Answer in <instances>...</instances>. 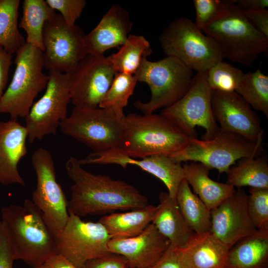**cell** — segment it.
Wrapping results in <instances>:
<instances>
[{"mask_svg": "<svg viewBox=\"0 0 268 268\" xmlns=\"http://www.w3.org/2000/svg\"><path fill=\"white\" fill-rule=\"evenodd\" d=\"M68 213L67 224L56 236L57 254L79 268L88 260L112 254L108 249L111 237L100 222L84 221Z\"/></svg>", "mask_w": 268, "mask_h": 268, "instance_id": "cell-12", "label": "cell"}, {"mask_svg": "<svg viewBox=\"0 0 268 268\" xmlns=\"http://www.w3.org/2000/svg\"><path fill=\"white\" fill-rule=\"evenodd\" d=\"M49 5L54 10H57L69 25H75L85 7V0H46Z\"/></svg>", "mask_w": 268, "mask_h": 268, "instance_id": "cell-36", "label": "cell"}, {"mask_svg": "<svg viewBox=\"0 0 268 268\" xmlns=\"http://www.w3.org/2000/svg\"><path fill=\"white\" fill-rule=\"evenodd\" d=\"M17 120L0 121V183L25 186L18 164L27 152L28 132Z\"/></svg>", "mask_w": 268, "mask_h": 268, "instance_id": "cell-20", "label": "cell"}, {"mask_svg": "<svg viewBox=\"0 0 268 268\" xmlns=\"http://www.w3.org/2000/svg\"><path fill=\"white\" fill-rule=\"evenodd\" d=\"M151 268H180L176 247L170 244L162 257Z\"/></svg>", "mask_w": 268, "mask_h": 268, "instance_id": "cell-41", "label": "cell"}, {"mask_svg": "<svg viewBox=\"0 0 268 268\" xmlns=\"http://www.w3.org/2000/svg\"><path fill=\"white\" fill-rule=\"evenodd\" d=\"M18 27L26 33V42L43 52V31L45 22L56 13L44 0H24Z\"/></svg>", "mask_w": 268, "mask_h": 268, "instance_id": "cell-28", "label": "cell"}, {"mask_svg": "<svg viewBox=\"0 0 268 268\" xmlns=\"http://www.w3.org/2000/svg\"><path fill=\"white\" fill-rule=\"evenodd\" d=\"M244 75L241 69L223 61L216 63L206 72L210 89L225 92H235Z\"/></svg>", "mask_w": 268, "mask_h": 268, "instance_id": "cell-33", "label": "cell"}, {"mask_svg": "<svg viewBox=\"0 0 268 268\" xmlns=\"http://www.w3.org/2000/svg\"><path fill=\"white\" fill-rule=\"evenodd\" d=\"M170 245L152 223L139 234L129 238H112L108 249L113 254L124 257L130 268H151Z\"/></svg>", "mask_w": 268, "mask_h": 268, "instance_id": "cell-18", "label": "cell"}, {"mask_svg": "<svg viewBox=\"0 0 268 268\" xmlns=\"http://www.w3.org/2000/svg\"><path fill=\"white\" fill-rule=\"evenodd\" d=\"M79 268H130L127 259L122 255H109L85 262Z\"/></svg>", "mask_w": 268, "mask_h": 268, "instance_id": "cell-38", "label": "cell"}, {"mask_svg": "<svg viewBox=\"0 0 268 268\" xmlns=\"http://www.w3.org/2000/svg\"><path fill=\"white\" fill-rule=\"evenodd\" d=\"M71 101L75 107L96 108L117 72L104 55L87 54L69 72Z\"/></svg>", "mask_w": 268, "mask_h": 268, "instance_id": "cell-15", "label": "cell"}, {"mask_svg": "<svg viewBox=\"0 0 268 268\" xmlns=\"http://www.w3.org/2000/svg\"><path fill=\"white\" fill-rule=\"evenodd\" d=\"M211 104L220 131L239 134L254 142L263 141L259 117L236 92L211 90Z\"/></svg>", "mask_w": 268, "mask_h": 268, "instance_id": "cell-16", "label": "cell"}, {"mask_svg": "<svg viewBox=\"0 0 268 268\" xmlns=\"http://www.w3.org/2000/svg\"><path fill=\"white\" fill-rule=\"evenodd\" d=\"M249 192L248 211L254 226L268 230V188L250 187Z\"/></svg>", "mask_w": 268, "mask_h": 268, "instance_id": "cell-34", "label": "cell"}, {"mask_svg": "<svg viewBox=\"0 0 268 268\" xmlns=\"http://www.w3.org/2000/svg\"><path fill=\"white\" fill-rule=\"evenodd\" d=\"M176 200L182 215L195 233L201 234L210 231L211 211L192 192L185 179L179 186Z\"/></svg>", "mask_w": 268, "mask_h": 268, "instance_id": "cell-26", "label": "cell"}, {"mask_svg": "<svg viewBox=\"0 0 268 268\" xmlns=\"http://www.w3.org/2000/svg\"><path fill=\"white\" fill-rule=\"evenodd\" d=\"M233 1L242 10L263 9L268 7V0H233Z\"/></svg>", "mask_w": 268, "mask_h": 268, "instance_id": "cell-43", "label": "cell"}, {"mask_svg": "<svg viewBox=\"0 0 268 268\" xmlns=\"http://www.w3.org/2000/svg\"><path fill=\"white\" fill-rule=\"evenodd\" d=\"M160 114L190 137L197 138L196 127L205 130L201 140L215 136L220 129L213 114L206 72H197L187 92L175 104L163 109Z\"/></svg>", "mask_w": 268, "mask_h": 268, "instance_id": "cell-10", "label": "cell"}, {"mask_svg": "<svg viewBox=\"0 0 268 268\" xmlns=\"http://www.w3.org/2000/svg\"><path fill=\"white\" fill-rule=\"evenodd\" d=\"M243 11L253 26L268 38V10L263 9Z\"/></svg>", "mask_w": 268, "mask_h": 268, "instance_id": "cell-39", "label": "cell"}, {"mask_svg": "<svg viewBox=\"0 0 268 268\" xmlns=\"http://www.w3.org/2000/svg\"><path fill=\"white\" fill-rule=\"evenodd\" d=\"M230 249L210 231L195 233L182 248H176L180 268H226Z\"/></svg>", "mask_w": 268, "mask_h": 268, "instance_id": "cell-21", "label": "cell"}, {"mask_svg": "<svg viewBox=\"0 0 268 268\" xmlns=\"http://www.w3.org/2000/svg\"><path fill=\"white\" fill-rule=\"evenodd\" d=\"M196 11L195 24L201 30L214 20L222 11L224 1L219 0H194Z\"/></svg>", "mask_w": 268, "mask_h": 268, "instance_id": "cell-35", "label": "cell"}, {"mask_svg": "<svg viewBox=\"0 0 268 268\" xmlns=\"http://www.w3.org/2000/svg\"><path fill=\"white\" fill-rule=\"evenodd\" d=\"M248 201V195L242 188H239L210 211V232L230 249L239 240L257 230L249 215Z\"/></svg>", "mask_w": 268, "mask_h": 268, "instance_id": "cell-17", "label": "cell"}, {"mask_svg": "<svg viewBox=\"0 0 268 268\" xmlns=\"http://www.w3.org/2000/svg\"><path fill=\"white\" fill-rule=\"evenodd\" d=\"M137 82L134 75L117 73L98 107L112 109L122 120L125 116L124 109L133 94Z\"/></svg>", "mask_w": 268, "mask_h": 268, "instance_id": "cell-32", "label": "cell"}, {"mask_svg": "<svg viewBox=\"0 0 268 268\" xmlns=\"http://www.w3.org/2000/svg\"><path fill=\"white\" fill-rule=\"evenodd\" d=\"M268 267V230H257L237 242L229 251L226 268Z\"/></svg>", "mask_w": 268, "mask_h": 268, "instance_id": "cell-24", "label": "cell"}, {"mask_svg": "<svg viewBox=\"0 0 268 268\" xmlns=\"http://www.w3.org/2000/svg\"><path fill=\"white\" fill-rule=\"evenodd\" d=\"M159 40L167 56L178 59L197 72H207L224 59L214 40L187 17L171 22Z\"/></svg>", "mask_w": 268, "mask_h": 268, "instance_id": "cell-7", "label": "cell"}, {"mask_svg": "<svg viewBox=\"0 0 268 268\" xmlns=\"http://www.w3.org/2000/svg\"><path fill=\"white\" fill-rule=\"evenodd\" d=\"M133 25L126 10L113 4L98 25L85 35L87 54L104 55L109 49L122 46L126 42Z\"/></svg>", "mask_w": 268, "mask_h": 268, "instance_id": "cell-19", "label": "cell"}, {"mask_svg": "<svg viewBox=\"0 0 268 268\" xmlns=\"http://www.w3.org/2000/svg\"><path fill=\"white\" fill-rule=\"evenodd\" d=\"M1 215L10 236L15 260H22L36 268L57 254L56 236L32 201L26 199L22 205L4 207Z\"/></svg>", "mask_w": 268, "mask_h": 268, "instance_id": "cell-2", "label": "cell"}, {"mask_svg": "<svg viewBox=\"0 0 268 268\" xmlns=\"http://www.w3.org/2000/svg\"><path fill=\"white\" fill-rule=\"evenodd\" d=\"M134 75L137 81L146 83L151 91L148 102L134 103L143 114H152L175 104L189 90L194 77L193 70L169 56L155 62L144 58Z\"/></svg>", "mask_w": 268, "mask_h": 268, "instance_id": "cell-5", "label": "cell"}, {"mask_svg": "<svg viewBox=\"0 0 268 268\" xmlns=\"http://www.w3.org/2000/svg\"><path fill=\"white\" fill-rule=\"evenodd\" d=\"M48 75L44 94L33 103L24 118L30 143L56 134L61 123L67 117L71 101L69 74L49 70Z\"/></svg>", "mask_w": 268, "mask_h": 268, "instance_id": "cell-11", "label": "cell"}, {"mask_svg": "<svg viewBox=\"0 0 268 268\" xmlns=\"http://www.w3.org/2000/svg\"><path fill=\"white\" fill-rule=\"evenodd\" d=\"M36 268H76L69 261L59 254H56Z\"/></svg>", "mask_w": 268, "mask_h": 268, "instance_id": "cell-42", "label": "cell"}, {"mask_svg": "<svg viewBox=\"0 0 268 268\" xmlns=\"http://www.w3.org/2000/svg\"><path fill=\"white\" fill-rule=\"evenodd\" d=\"M12 55L0 45V97L6 87L10 67L12 63Z\"/></svg>", "mask_w": 268, "mask_h": 268, "instance_id": "cell-40", "label": "cell"}, {"mask_svg": "<svg viewBox=\"0 0 268 268\" xmlns=\"http://www.w3.org/2000/svg\"><path fill=\"white\" fill-rule=\"evenodd\" d=\"M84 36L79 27L68 25L56 13L43 28L44 67L48 70L70 72L87 55Z\"/></svg>", "mask_w": 268, "mask_h": 268, "instance_id": "cell-14", "label": "cell"}, {"mask_svg": "<svg viewBox=\"0 0 268 268\" xmlns=\"http://www.w3.org/2000/svg\"><path fill=\"white\" fill-rule=\"evenodd\" d=\"M263 142H254L233 133L219 132L213 138L203 140L193 137L182 149L169 156L174 161L199 162L219 174L227 173L236 161L264 154Z\"/></svg>", "mask_w": 268, "mask_h": 268, "instance_id": "cell-8", "label": "cell"}, {"mask_svg": "<svg viewBox=\"0 0 268 268\" xmlns=\"http://www.w3.org/2000/svg\"><path fill=\"white\" fill-rule=\"evenodd\" d=\"M152 51L149 42L143 36L129 35L118 52L107 58L117 73L134 75L142 60Z\"/></svg>", "mask_w": 268, "mask_h": 268, "instance_id": "cell-29", "label": "cell"}, {"mask_svg": "<svg viewBox=\"0 0 268 268\" xmlns=\"http://www.w3.org/2000/svg\"><path fill=\"white\" fill-rule=\"evenodd\" d=\"M19 0H0V45L13 55L26 43L18 30Z\"/></svg>", "mask_w": 268, "mask_h": 268, "instance_id": "cell-30", "label": "cell"}, {"mask_svg": "<svg viewBox=\"0 0 268 268\" xmlns=\"http://www.w3.org/2000/svg\"><path fill=\"white\" fill-rule=\"evenodd\" d=\"M66 170L73 183L68 211L80 217L148 205L147 198L134 186L107 175L91 173L84 169L74 157L67 161Z\"/></svg>", "mask_w": 268, "mask_h": 268, "instance_id": "cell-1", "label": "cell"}, {"mask_svg": "<svg viewBox=\"0 0 268 268\" xmlns=\"http://www.w3.org/2000/svg\"><path fill=\"white\" fill-rule=\"evenodd\" d=\"M158 205H147L126 212L103 216L100 222L112 238H129L141 233L151 223Z\"/></svg>", "mask_w": 268, "mask_h": 268, "instance_id": "cell-25", "label": "cell"}, {"mask_svg": "<svg viewBox=\"0 0 268 268\" xmlns=\"http://www.w3.org/2000/svg\"><path fill=\"white\" fill-rule=\"evenodd\" d=\"M12 80L0 97V114L11 119L25 118L37 95L46 88L48 74L44 73V52L25 43L16 52Z\"/></svg>", "mask_w": 268, "mask_h": 268, "instance_id": "cell-6", "label": "cell"}, {"mask_svg": "<svg viewBox=\"0 0 268 268\" xmlns=\"http://www.w3.org/2000/svg\"><path fill=\"white\" fill-rule=\"evenodd\" d=\"M124 134L118 150L133 158L170 156L186 147L193 137L181 131L161 114L130 113L123 119Z\"/></svg>", "mask_w": 268, "mask_h": 268, "instance_id": "cell-3", "label": "cell"}, {"mask_svg": "<svg viewBox=\"0 0 268 268\" xmlns=\"http://www.w3.org/2000/svg\"><path fill=\"white\" fill-rule=\"evenodd\" d=\"M15 260L10 236L4 223L0 222V268H12Z\"/></svg>", "mask_w": 268, "mask_h": 268, "instance_id": "cell-37", "label": "cell"}, {"mask_svg": "<svg viewBox=\"0 0 268 268\" xmlns=\"http://www.w3.org/2000/svg\"><path fill=\"white\" fill-rule=\"evenodd\" d=\"M226 183L238 189L243 187L268 188V158L266 154L239 160L227 172Z\"/></svg>", "mask_w": 268, "mask_h": 268, "instance_id": "cell-27", "label": "cell"}, {"mask_svg": "<svg viewBox=\"0 0 268 268\" xmlns=\"http://www.w3.org/2000/svg\"><path fill=\"white\" fill-rule=\"evenodd\" d=\"M221 13L202 31L212 38L224 58L250 67L268 49V38L250 22L233 0H224Z\"/></svg>", "mask_w": 268, "mask_h": 268, "instance_id": "cell-4", "label": "cell"}, {"mask_svg": "<svg viewBox=\"0 0 268 268\" xmlns=\"http://www.w3.org/2000/svg\"><path fill=\"white\" fill-rule=\"evenodd\" d=\"M185 179L195 194L211 211L217 207L235 192L234 187L209 177V169L203 164L190 162L183 165Z\"/></svg>", "mask_w": 268, "mask_h": 268, "instance_id": "cell-23", "label": "cell"}, {"mask_svg": "<svg viewBox=\"0 0 268 268\" xmlns=\"http://www.w3.org/2000/svg\"><path fill=\"white\" fill-rule=\"evenodd\" d=\"M159 202L151 223L172 246L184 247L195 233L182 215L176 198L171 197L168 193L162 192Z\"/></svg>", "mask_w": 268, "mask_h": 268, "instance_id": "cell-22", "label": "cell"}, {"mask_svg": "<svg viewBox=\"0 0 268 268\" xmlns=\"http://www.w3.org/2000/svg\"><path fill=\"white\" fill-rule=\"evenodd\" d=\"M253 110L260 111L268 117V76L260 68L244 73L236 90Z\"/></svg>", "mask_w": 268, "mask_h": 268, "instance_id": "cell-31", "label": "cell"}, {"mask_svg": "<svg viewBox=\"0 0 268 268\" xmlns=\"http://www.w3.org/2000/svg\"><path fill=\"white\" fill-rule=\"evenodd\" d=\"M123 119H119L111 109L74 106L59 127L64 134L94 152H103L120 148L124 134Z\"/></svg>", "mask_w": 268, "mask_h": 268, "instance_id": "cell-9", "label": "cell"}, {"mask_svg": "<svg viewBox=\"0 0 268 268\" xmlns=\"http://www.w3.org/2000/svg\"><path fill=\"white\" fill-rule=\"evenodd\" d=\"M31 161L37 179L32 201L41 211L56 236L68 219V201L56 180L54 162L50 152L43 148L37 149L32 154Z\"/></svg>", "mask_w": 268, "mask_h": 268, "instance_id": "cell-13", "label": "cell"}]
</instances>
